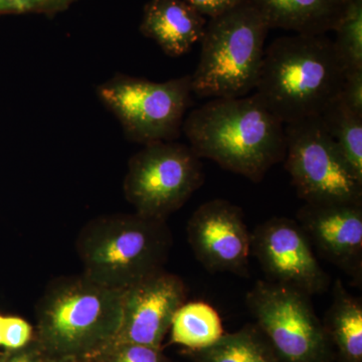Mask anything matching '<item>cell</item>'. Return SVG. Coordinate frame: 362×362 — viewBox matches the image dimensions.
<instances>
[{
	"label": "cell",
	"mask_w": 362,
	"mask_h": 362,
	"mask_svg": "<svg viewBox=\"0 0 362 362\" xmlns=\"http://www.w3.org/2000/svg\"><path fill=\"white\" fill-rule=\"evenodd\" d=\"M320 117L350 168L362 180V117L350 111L340 98L332 102Z\"/></svg>",
	"instance_id": "obj_19"
},
{
	"label": "cell",
	"mask_w": 362,
	"mask_h": 362,
	"mask_svg": "<svg viewBox=\"0 0 362 362\" xmlns=\"http://www.w3.org/2000/svg\"><path fill=\"white\" fill-rule=\"evenodd\" d=\"M52 362H96L94 359H61V361H52Z\"/></svg>",
	"instance_id": "obj_27"
},
{
	"label": "cell",
	"mask_w": 362,
	"mask_h": 362,
	"mask_svg": "<svg viewBox=\"0 0 362 362\" xmlns=\"http://www.w3.org/2000/svg\"><path fill=\"white\" fill-rule=\"evenodd\" d=\"M206 16L185 0H149L143 9L140 33L169 57L187 54L201 42Z\"/></svg>",
	"instance_id": "obj_14"
},
{
	"label": "cell",
	"mask_w": 362,
	"mask_h": 362,
	"mask_svg": "<svg viewBox=\"0 0 362 362\" xmlns=\"http://www.w3.org/2000/svg\"><path fill=\"white\" fill-rule=\"evenodd\" d=\"M270 28L319 35L334 30L349 0H252Z\"/></svg>",
	"instance_id": "obj_15"
},
{
	"label": "cell",
	"mask_w": 362,
	"mask_h": 362,
	"mask_svg": "<svg viewBox=\"0 0 362 362\" xmlns=\"http://www.w3.org/2000/svg\"><path fill=\"white\" fill-rule=\"evenodd\" d=\"M187 300V287L175 274L161 270L123 291L122 319L113 343L160 349L173 316Z\"/></svg>",
	"instance_id": "obj_12"
},
{
	"label": "cell",
	"mask_w": 362,
	"mask_h": 362,
	"mask_svg": "<svg viewBox=\"0 0 362 362\" xmlns=\"http://www.w3.org/2000/svg\"><path fill=\"white\" fill-rule=\"evenodd\" d=\"M204 181L201 158L189 145L151 143L131 157L124 195L135 213L166 221Z\"/></svg>",
	"instance_id": "obj_8"
},
{
	"label": "cell",
	"mask_w": 362,
	"mask_h": 362,
	"mask_svg": "<svg viewBox=\"0 0 362 362\" xmlns=\"http://www.w3.org/2000/svg\"><path fill=\"white\" fill-rule=\"evenodd\" d=\"M97 94L128 139L148 145L180 137L194 93L192 75L157 83L119 74L100 85Z\"/></svg>",
	"instance_id": "obj_6"
},
{
	"label": "cell",
	"mask_w": 362,
	"mask_h": 362,
	"mask_svg": "<svg viewBox=\"0 0 362 362\" xmlns=\"http://www.w3.org/2000/svg\"><path fill=\"white\" fill-rule=\"evenodd\" d=\"M4 317L0 315V345H2V329H4Z\"/></svg>",
	"instance_id": "obj_28"
},
{
	"label": "cell",
	"mask_w": 362,
	"mask_h": 362,
	"mask_svg": "<svg viewBox=\"0 0 362 362\" xmlns=\"http://www.w3.org/2000/svg\"><path fill=\"white\" fill-rule=\"evenodd\" d=\"M188 244L211 273L247 275L252 233L240 206L226 199L202 204L187 223Z\"/></svg>",
	"instance_id": "obj_11"
},
{
	"label": "cell",
	"mask_w": 362,
	"mask_h": 362,
	"mask_svg": "<svg viewBox=\"0 0 362 362\" xmlns=\"http://www.w3.org/2000/svg\"><path fill=\"white\" fill-rule=\"evenodd\" d=\"M339 98L350 111L362 117V69L346 71Z\"/></svg>",
	"instance_id": "obj_24"
},
{
	"label": "cell",
	"mask_w": 362,
	"mask_h": 362,
	"mask_svg": "<svg viewBox=\"0 0 362 362\" xmlns=\"http://www.w3.org/2000/svg\"><path fill=\"white\" fill-rule=\"evenodd\" d=\"M252 254L272 282L309 296L322 294L329 288L330 277L297 221L273 218L257 226L252 233Z\"/></svg>",
	"instance_id": "obj_10"
},
{
	"label": "cell",
	"mask_w": 362,
	"mask_h": 362,
	"mask_svg": "<svg viewBox=\"0 0 362 362\" xmlns=\"http://www.w3.org/2000/svg\"><path fill=\"white\" fill-rule=\"evenodd\" d=\"M122 307L123 291L83 274L57 279L37 303L33 339L52 361L94 358L116 339Z\"/></svg>",
	"instance_id": "obj_3"
},
{
	"label": "cell",
	"mask_w": 362,
	"mask_h": 362,
	"mask_svg": "<svg viewBox=\"0 0 362 362\" xmlns=\"http://www.w3.org/2000/svg\"><path fill=\"white\" fill-rule=\"evenodd\" d=\"M269 30L252 0L209 18L192 75V93L214 99L247 96L256 88Z\"/></svg>",
	"instance_id": "obj_5"
},
{
	"label": "cell",
	"mask_w": 362,
	"mask_h": 362,
	"mask_svg": "<svg viewBox=\"0 0 362 362\" xmlns=\"http://www.w3.org/2000/svg\"><path fill=\"white\" fill-rule=\"evenodd\" d=\"M76 247L83 275L124 291L164 270L173 235L164 220L137 213L109 214L89 221Z\"/></svg>",
	"instance_id": "obj_4"
},
{
	"label": "cell",
	"mask_w": 362,
	"mask_h": 362,
	"mask_svg": "<svg viewBox=\"0 0 362 362\" xmlns=\"http://www.w3.org/2000/svg\"><path fill=\"white\" fill-rule=\"evenodd\" d=\"M285 138V168L305 204H362V180L320 116L286 124Z\"/></svg>",
	"instance_id": "obj_7"
},
{
	"label": "cell",
	"mask_w": 362,
	"mask_h": 362,
	"mask_svg": "<svg viewBox=\"0 0 362 362\" xmlns=\"http://www.w3.org/2000/svg\"><path fill=\"white\" fill-rule=\"evenodd\" d=\"M0 362H52V359L45 356L37 341L33 339L23 349L8 350L0 356Z\"/></svg>",
	"instance_id": "obj_25"
},
{
	"label": "cell",
	"mask_w": 362,
	"mask_h": 362,
	"mask_svg": "<svg viewBox=\"0 0 362 362\" xmlns=\"http://www.w3.org/2000/svg\"><path fill=\"white\" fill-rule=\"evenodd\" d=\"M33 339V327L28 321L20 317H4L2 346L7 350L21 349Z\"/></svg>",
	"instance_id": "obj_23"
},
{
	"label": "cell",
	"mask_w": 362,
	"mask_h": 362,
	"mask_svg": "<svg viewBox=\"0 0 362 362\" xmlns=\"http://www.w3.org/2000/svg\"><path fill=\"white\" fill-rule=\"evenodd\" d=\"M6 0H0V16L4 14V11H6Z\"/></svg>",
	"instance_id": "obj_29"
},
{
	"label": "cell",
	"mask_w": 362,
	"mask_h": 362,
	"mask_svg": "<svg viewBox=\"0 0 362 362\" xmlns=\"http://www.w3.org/2000/svg\"><path fill=\"white\" fill-rule=\"evenodd\" d=\"M322 325L340 362H362V303L339 279L335 281L332 302Z\"/></svg>",
	"instance_id": "obj_16"
},
{
	"label": "cell",
	"mask_w": 362,
	"mask_h": 362,
	"mask_svg": "<svg viewBox=\"0 0 362 362\" xmlns=\"http://www.w3.org/2000/svg\"><path fill=\"white\" fill-rule=\"evenodd\" d=\"M92 359L96 362H170L160 349L135 343H112Z\"/></svg>",
	"instance_id": "obj_21"
},
{
	"label": "cell",
	"mask_w": 362,
	"mask_h": 362,
	"mask_svg": "<svg viewBox=\"0 0 362 362\" xmlns=\"http://www.w3.org/2000/svg\"><path fill=\"white\" fill-rule=\"evenodd\" d=\"M333 32L337 33L333 45L345 70H361L362 0H349Z\"/></svg>",
	"instance_id": "obj_20"
},
{
	"label": "cell",
	"mask_w": 362,
	"mask_h": 362,
	"mask_svg": "<svg viewBox=\"0 0 362 362\" xmlns=\"http://www.w3.org/2000/svg\"><path fill=\"white\" fill-rule=\"evenodd\" d=\"M297 223L324 259L362 282V204H305Z\"/></svg>",
	"instance_id": "obj_13"
},
{
	"label": "cell",
	"mask_w": 362,
	"mask_h": 362,
	"mask_svg": "<svg viewBox=\"0 0 362 362\" xmlns=\"http://www.w3.org/2000/svg\"><path fill=\"white\" fill-rule=\"evenodd\" d=\"M345 74L332 40L295 33L265 49L255 94L286 125L321 116L339 98Z\"/></svg>",
	"instance_id": "obj_2"
},
{
	"label": "cell",
	"mask_w": 362,
	"mask_h": 362,
	"mask_svg": "<svg viewBox=\"0 0 362 362\" xmlns=\"http://www.w3.org/2000/svg\"><path fill=\"white\" fill-rule=\"evenodd\" d=\"M76 0H6L4 14L39 13L45 16L65 11Z\"/></svg>",
	"instance_id": "obj_22"
},
{
	"label": "cell",
	"mask_w": 362,
	"mask_h": 362,
	"mask_svg": "<svg viewBox=\"0 0 362 362\" xmlns=\"http://www.w3.org/2000/svg\"><path fill=\"white\" fill-rule=\"evenodd\" d=\"M171 342L194 350L211 346L223 334L218 312L206 302H185L173 316L170 326Z\"/></svg>",
	"instance_id": "obj_17"
},
{
	"label": "cell",
	"mask_w": 362,
	"mask_h": 362,
	"mask_svg": "<svg viewBox=\"0 0 362 362\" xmlns=\"http://www.w3.org/2000/svg\"><path fill=\"white\" fill-rule=\"evenodd\" d=\"M204 16L211 18L230 11L243 0H185Z\"/></svg>",
	"instance_id": "obj_26"
},
{
	"label": "cell",
	"mask_w": 362,
	"mask_h": 362,
	"mask_svg": "<svg viewBox=\"0 0 362 362\" xmlns=\"http://www.w3.org/2000/svg\"><path fill=\"white\" fill-rule=\"evenodd\" d=\"M311 296L272 281H257L246 303L256 326L282 362H329L331 344Z\"/></svg>",
	"instance_id": "obj_9"
},
{
	"label": "cell",
	"mask_w": 362,
	"mask_h": 362,
	"mask_svg": "<svg viewBox=\"0 0 362 362\" xmlns=\"http://www.w3.org/2000/svg\"><path fill=\"white\" fill-rule=\"evenodd\" d=\"M194 362H282L256 325L223 334L214 344L197 351Z\"/></svg>",
	"instance_id": "obj_18"
},
{
	"label": "cell",
	"mask_w": 362,
	"mask_h": 362,
	"mask_svg": "<svg viewBox=\"0 0 362 362\" xmlns=\"http://www.w3.org/2000/svg\"><path fill=\"white\" fill-rule=\"evenodd\" d=\"M182 132L199 158L259 182L286 153L285 124L250 97L216 98L190 112Z\"/></svg>",
	"instance_id": "obj_1"
}]
</instances>
